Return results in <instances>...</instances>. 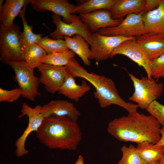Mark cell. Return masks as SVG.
Instances as JSON below:
<instances>
[{
  "label": "cell",
  "instance_id": "1",
  "mask_svg": "<svg viewBox=\"0 0 164 164\" xmlns=\"http://www.w3.org/2000/svg\"><path fill=\"white\" fill-rule=\"evenodd\" d=\"M161 128L152 116L137 112L113 119L108 123L107 130L120 141L137 144L148 142L156 144L160 139Z\"/></svg>",
  "mask_w": 164,
  "mask_h": 164
},
{
  "label": "cell",
  "instance_id": "2",
  "mask_svg": "<svg viewBox=\"0 0 164 164\" xmlns=\"http://www.w3.org/2000/svg\"><path fill=\"white\" fill-rule=\"evenodd\" d=\"M36 132L41 143L53 149L75 150L82 137L78 123L67 116L44 118Z\"/></svg>",
  "mask_w": 164,
  "mask_h": 164
},
{
  "label": "cell",
  "instance_id": "3",
  "mask_svg": "<svg viewBox=\"0 0 164 164\" xmlns=\"http://www.w3.org/2000/svg\"><path fill=\"white\" fill-rule=\"evenodd\" d=\"M65 67L67 75L74 78H83L93 85L95 89L93 93L94 97L97 100L101 108L115 104L124 108L128 113L137 112L139 106L126 102L122 98L114 82L111 78L93 72H88L75 58L71 59Z\"/></svg>",
  "mask_w": 164,
  "mask_h": 164
},
{
  "label": "cell",
  "instance_id": "4",
  "mask_svg": "<svg viewBox=\"0 0 164 164\" xmlns=\"http://www.w3.org/2000/svg\"><path fill=\"white\" fill-rule=\"evenodd\" d=\"M23 34L15 24L7 27L0 26V60L7 64L24 61Z\"/></svg>",
  "mask_w": 164,
  "mask_h": 164
},
{
  "label": "cell",
  "instance_id": "5",
  "mask_svg": "<svg viewBox=\"0 0 164 164\" xmlns=\"http://www.w3.org/2000/svg\"><path fill=\"white\" fill-rule=\"evenodd\" d=\"M134 87V91L128 100L137 103L142 109H145L153 101L156 100L162 95L164 86L152 78L142 76L141 79L128 73Z\"/></svg>",
  "mask_w": 164,
  "mask_h": 164
},
{
  "label": "cell",
  "instance_id": "6",
  "mask_svg": "<svg viewBox=\"0 0 164 164\" xmlns=\"http://www.w3.org/2000/svg\"><path fill=\"white\" fill-rule=\"evenodd\" d=\"M7 64L10 65L15 72L22 97L34 101L36 97L40 95L38 91L40 83L39 78L34 75V69L29 67L24 61L12 62Z\"/></svg>",
  "mask_w": 164,
  "mask_h": 164
},
{
  "label": "cell",
  "instance_id": "7",
  "mask_svg": "<svg viewBox=\"0 0 164 164\" xmlns=\"http://www.w3.org/2000/svg\"><path fill=\"white\" fill-rule=\"evenodd\" d=\"M135 39L136 37L107 36L98 32L91 33L89 43L91 47L90 60H94L99 63L111 58L114 51L122 43Z\"/></svg>",
  "mask_w": 164,
  "mask_h": 164
},
{
  "label": "cell",
  "instance_id": "8",
  "mask_svg": "<svg viewBox=\"0 0 164 164\" xmlns=\"http://www.w3.org/2000/svg\"><path fill=\"white\" fill-rule=\"evenodd\" d=\"M145 11L138 14H130L117 26L101 29L98 32L101 35L112 36L132 37L141 36L149 32L142 19Z\"/></svg>",
  "mask_w": 164,
  "mask_h": 164
},
{
  "label": "cell",
  "instance_id": "9",
  "mask_svg": "<svg viewBox=\"0 0 164 164\" xmlns=\"http://www.w3.org/2000/svg\"><path fill=\"white\" fill-rule=\"evenodd\" d=\"M52 22L55 25L56 29L50 34L53 39H62L65 36L70 37L78 34L82 36L89 43L91 34L90 30L81 20L79 16L72 14L70 16L71 22L67 24L61 20V16L53 13L52 16Z\"/></svg>",
  "mask_w": 164,
  "mask_h": 164
},
{
  "label": "cell",
  "instance_id": "10",
  "mask_svg": "<svg viewBox=\"0 0 164 164\" xmlns=\"http://www.w3.org/2000/svg\"><path fill=\"white\" fill-rule=\"evenodd\" d=\"M42 107L41 105H37L32 108L25 102L22 104L21 110L22 114L18 118L20 119L26 115L28 118V124L22 134L15 142V154L18 157L27 155L29 151L25 149V142L29 134L32 132H36L44 119L41 113Z\"/></svg>",
  "mask_w": 164,
  "mask_h": 164
},
{
  "label": "cell",
  "instance_id": "11",
  "mask_svg": "<svg viewBox=\"0 0 164 164\" xmlns=\"http://www.w3.org/2000/svg\"><path fill=\"white\" fill-rule=\"evenodd\" d=\"M37 68L40 73V83L46 91L51 94L58 92L67 75L65 66L42 63Z\"/></svg>",
  "mask_w": 164,
  "mask_h": 164
},
{
  "label": "cell",
  "instance_id": "12",
  "mask_svg": "<svg viewBox=\"0 0 164 164\" xmlns=\"http://www.w3.org/2000/svg\"><path fill=\"white\" fill-rule=\"evenodd\" d=\"M82 21L89 27L91 33L97 32L100 29L118 26L123 19H114L111 11L102 9L80 15Z\"/></svg>",
  "mask_w": 164,
  "mask_h": 164
},
{
  "label": "cell",
  "instance_id": "13",
  "mask_svg": "<svg viewBox=\"0 0 164 164\" xmlns=\"http://www.w3.org/2000/svg\"><path fill=\"white\" fill-rule=\"evenodd\" d=\"M30 3L36 12H52L62 16L63 21L67 24L71 22L70 16L76 6L67 0H32Z\"/></svg>",
  "mask_w": 164,
  "mask_h": 164
},
{
  "label": "cell",
  "instance_id": "14",
  "mask_svg": "<svg viewBox=\"0 0 164 164\" xmlns=\"http://www.w3.org/2000/svg\"><path fill=\"white\" fill-rule=\"evenodd\" d=\"M136 41L150 61L164 53V34L149 32L136 37Z\"/></svg>",
  "mask_w": 164,
  "mask_h": 164
},
{
  "label": "cell",
  "instance_id": "15",
  "mask_svg": "<svg viewBox=\"0 0 164 164\" xmlns=\"http://www.w3.org/2000/svg\"><path fill=\"white\" fill-rule=\"evenodd\" d=\"M117 54L124 55L129 58L144 68L148 78H152L150 67V61L142 51L136 39H129L122 43L114 50L112 57Z\"/></svg>",
  "mask_w": 164,
  "mask_h": 164
},
{
  "label": "cell",
  "instance_id": "16",
  "mask_svg": "<svg viewBox=\"0 0 164 164\" xmlns=\"http://www.w3.org/2000/svg\"><path fill=\"white\" fill-rule=\"evenodd\" d=\"M41 113L44 118L52 116H67L77 122L81 115L74 104L67 100H52L42 106Z\"/></svg>",
  "mask_w": 164,
  "mask_h": 164
},
{
  "label": "cell",
  "instance_id": "17",
  "mask_svg": "<svg viewBox=\"0 0 164 164\" xmlns=\"http://www.w3.org/2000/svg\"><path fill=\"white\" fill-rule=\"evenodd\" d=\"M90 90L91 87L85 80H82L81 84H77L74 77L67 74L58 92L59 94L78 102Z\"/></svg>",
  "mask_w": 164,
  "mask_h": 164
},
{
  "label": "cell",
  "instance_id": "18",
  "mask_svg": "<svg viewBox=\"0 0 164 164\" xmlns=\"http://www.w3.org/2000/svg\"><path fill=\"white\" fill-rule=\"evenodd\" d=\"M110 11L113 19H123L129 14L146 11L145 0H116Z\"/></svg>",
  "mask_w": 164,
  "mask_h": 164
},
{
  "label": "cell",
  "instance_id": "19",
  "mask_svg": "<svg viewBox=\"0 0 164 164\" xmlns=\"http://www.w3.org/2000/svg\"><path fill=\"white\" fill-rule=\"evenodd\" d=\"M142 19L149 32L164 34V0L156 8L144 13Z\"/></svg>",
  "mask_w": 164,
  "mask_h": 164
},
{
  "label": "cell",
  "instance_id": "20",
  "mask_svg": "<svg viewBox=\"0 0 164 164\" xmlns=\"http://www.w3.org/2000/svg\"><path fill=\"white\" fill-rule=\"evenodd\" d=\"M32 0H6L0 10V20L2 25L7 27L13 25L15 17L23 8L31 3Z\"/></svg>",
  "mask_w": 164,
  "mask_h": 164
},
{
  "label": "cell",
  "instance_id": "21",
  "mask_svg": "<svg viewBox=\"0 0 164 164\" xmlns=\"http://www.w3.org/2000/svg\"><path fill=\"white\" fill-rule=\"evenodd\" d=\"M64 39L69 50L77 55L86 66L90 65L91 49L89 44L81 36L76 34L72 37L65 36Z\"/></svg>",
  "mask_w": 164,
  "mask_h": 164
},
{
  "label": "cell",
  "instance_id": "22",
  "mask_svg": "<svg viewBox=\"0 0 164 164\" xmlns=\"http://www.w3.org/2000/svg\"><path fill=\"white\" fill-rule=\"evenodd\" d=\"M136 148L144 163L160 161L164 153V146L148 142L137 143Z\"/></svg>",
  "mask_w": 164,
  "mask_h": 164
},
{
  "label": "cell",
  "instance_id": "23",
  "mask_svg": "<svg viewBox=\"0 0 164 164\" xmlns=\"http://www.w3.org/2000/svg\"><path fill=\"white\" fill-rule=\"evenodd\" d=\"M116 0H89L75 6L72 14H86L98 10H111Z\"/></svg>",
  "mask_w": 164,
  "mask_h": 164
},
{
  "label": "cell",
  "instance_id": "24",
  "mask_svg": "<svg viewBox=\"0 0 164 164\" xmlns=\"http://www.w3.org/2000/svg\"><path fill=\"white\" fill-rule=\"evenodd\" d=\"M46 51L36 43L30 44L24 52V61L30 67L34 69L42 63L46 55Z\"/></svg>",
  "mask_w": 164,
  "mask_h": 164
},
{
  "label": "cell",
  "instance_id": "25",
  "mask_svg": "<svg viewBox=\"0 0 164 164\" xmlns=\"http://www.w3.org/2000/svg\"><path fill=\"white\" fill-rule=\"evenodd\" d=\"M26 5L22 9L19 14L21 18L23 26V53L26 49L31 44L38 42L42 38V35L34 33L32 31V26L27 24L25 17V13L26 6Z\"/></svg>",
  "mask_w": 164,
  "mask_h": 164
},
{
  "label": "cell",
  "instance_id": "26",
  "mask_svg": "<svg viewBox=\"0 0 164 164\" xmlns=\"http://www.w3.org/2000/svg\"><path fill=\"white\" fill-rule=\"evenodd\" d=\"M75 56V53L70 50L47 54L44 58L42 63L52 65L65 66L70 60Z\"/></svg>",
  "mask_w": 164,
  "mask_h": 164
},
{
  "label": "cell",
  "instance_id": "27",
  "mask_svg": "<svg viewBox=\"0 0 164 164\" xmlns=\"http://www.w3.org/2000/svg\"><path fill=\"white\" fill-rule=\"evenodd\" d=\"M42 47L47 54L69 50L66 41L62 39H52L47 37H42L36 43Z\"/></svg>",
  "mask_w": 164,
  "mask_h": 164
},
{
  "label": "cell",
  "instance_id": "28",
  "mask_svg": "<svg viewBox=\"0 0 164 164\" xmlns=\"http://www.w3.org/2000/svg\"><path fill=\"white\" fill-rule=\"evenodd\" d=\"M121 150L122 155L118 164H143L144 162L138 153L136 147L132 144L128 147L124 145Z\"/></svg>",
  "mask_w": 164,
  "mask_h": 164
},
{
  "label": "cell",
  "instance_id": "29",
  "mask_svg": "<svg viewBox=\"0 0 164 164\" xmlns=\"http://www.w3.org/2000/svg\"><path fill=\"white\" fill-rule=\"evenodd\" d=\"M152 77L158 80L164 77V53L150 62Z\"/></svg>",
  "mask_w": 164,
  "mask_h": 164
},
{
  "label": "cell",
  "instance_id": "30",
  "mask_svg": "<svg viewBox=\"0 0 164 164\" xmlns=\"http://www.w3.org/2000/svg\"><path fill=\"white\" fill-rule=\"evenodd\" d=\"M145 109L150 115L156 119L162 127L164 128V105L155 100Z\"/></svg>",
  "mask_w": 164,
  "mask_h": 164
},
{
  "label": "cell",
  "instance_id": "31",
  "mask_svg": "<svg viewBox=\"0 0 164 164\" xmlns=\"http://www.w3.org/2000/svg\"><path fill=\"white\" fill-rule=\"evenodd\" d=\"M21 96V93L19 88L7 90L0 88V102H13L17 100Z\"/></svg>",
  "mask_w": 164,
  "mask_h": 164
},
{
  "label": "cell",
  "instance_id": "32",
  "mask_svg": "<svg viewBox=\"0 0 164 164\" xmlns=\"http://www.w3.org/2000/svg\"><path fill=\"white\" fill-rule=\"evenodd\" d=\"M161 0H145L146 11H148L154 9L159 5Z\"/></svg>",
  "mask_w": 164,
  "mask_h": 164
},
{
  "label": "cell",
  "instance_id": "33",
  "mask_svg": "<svg viewBox=\"0 0 164 164\" xmlns=\"http://www.w3.org/2000/svg\"><path fill=\"white\" fill-rule=\"evenodd\" d=\"M161 138L159 141L155 145L164 146V128L162 127L161 130Z\"/></svg>",
  "mask_w": 164,
  "mask_h": 164
},
{
  "label": "cell",
  "instance_id": "34",
  "mask_svg": "<svg viewBox=\"0 0 164 164\" xmlns=\"http://www.w3.org/2000/svg\"><path fill=\"white\" fill-rule=\"evenodd\" d=\"M84 162L83 157L82 155H80L74 164H84Z\"/></svg>",
  "mask_w": 164,
  "mask_h": 164
},
{
  "label": "cell",
  "instance_id": "35",
  "mask_svg": "<svg viewBox=\"0 0 164 164\" xmlns=\"http://www.w3.org/2000/svg\"><path fill=\"white\" fill-rule=\"evenodd\" d=\"M143 164H161L160 161L152 162L148 163H144Z\"/></svg>",
  "mask_w": 164,
  "mask_h": 164
},
{
  "label": "cell",
  "instance_id": "36",
  "mask_svg": "<svg viewBox=\"0 0 164 164\" xmlns=\"http://www.w3.org/2000/svg\"><path fill=\"white\" fill-rule=\"evenodd\" d=\"M160 162L161 164H164V153L160 161Z\"/></svg>",
  "mask_w": 164,
  "mask_h": 164
},
{
  "label": "cell",
  "instance_id": "37",
  "mask_svg": "<svg viewBox=\"0 0 164 164\" xmlns=\"http://www.w3.org/2000/svg\"><path fill=\"white\" fill-rule=\"evenodd\" d=\"M3 0H0V10L2 9V7L3 6L2 4L3 2Z\"/></svg>",
  "mask_w": 164,
  "mask_h": 164
}]
</instances>
